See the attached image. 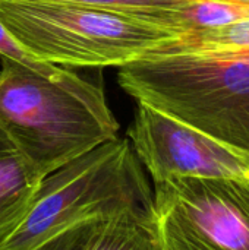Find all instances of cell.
<instances>
[{
	"mask_svg": "<svg viewBox=\"0 0 249 250\" xmlns=\"http://www.w3.org/2000/svg\"><path fill=\"white\" fill-rule=\"evenodd\" d=\"M128 139L153 182L172 176L249 182V157L147 104L138 103Z\"/></svg>",
	"mask_w": 249,
	"mask_h": 250,
	"instance_id": "6",
	"label": "cell"
},
{
	"mask_svg": "<svg viewBox=\"0 0 249 250\" xmlns=\"http://www.w3.org/2000/svg\"><path fill=\"white\" fill-rule=\"evenodd\" d=\"M0 57L13 60L56 82H65L76 76V73L72 70H68L62 66L44 62L40 57H37L7 29V26L1 21H0Z\"/></svg>",
	"mask_w": 249,
	"mask_h": 250,
	"instance_id": "11",
	"label": "cell"
},
{
	"mask_svg": "<svg viewBox=\"0 0 249 250\" xmlns=\"http://www.w3.org/2000/svg\"><path fill=\"white\" fill-rule=\"evenodd\" d=\"M138 103L181 120L249 157V53H208L173 41L117 67Z\"/></svg>",
	"mask_w": 249,
	"mask_h": 250,
	"instance_id": "1",
	"label": "cell"
},
{
	"mask_svg": "<svg viewBox=\"0 0 249 250\" xmlns=\"http://www.w3.org/2000/svg\"><path fill=\"white\" fill-rule=\"evenodd\" d=\"M88 250H158L154 215L125 212L103 221Z\"/></svg>",
	"mask_w": 249,
	"mask_h": 250,
	"instance_id": "8",
	"label": "cell"
},
{
	"mask_svg": "<svg viewBox=\"0 0 249 250\" xmlns=\"http://www.w3.org/2000/svg\"><path fill=\"white\" fill-rule=\"evenodd\" d=\"M223 1H232V3H239V4H248L249 0H223Z\"/></svg>",
	"mask_w": 249,
	"mask_h": 250,
	"instance_id": "13",
	"label": "cell"
},
{
	"mask_svg": "<svg viewBox=\"0 0 249 250\" xmlns=\"http://www.w3.org/2000/svg\"><path fill=\"white\" fill-rule=\"evenodd\" d=\"M158 250H249V182L172 176L154 182Z\"/></svg>",
	"mask_w": 249,
	"mask_h": 250,
	"instance_id": "5",
	"label": "cell"
},
{
	"mask_svg": "<svg viewBox=\"0 0 249 250\" xmlns=\"http://www.w3.org/2000/svg\"><path fill=\"white\" fill-rule=\"evenodd\" d=\"M175 44L208 53H249V19L181 34Z\"/></svg>",
	"mask_w": 249,
	"mask_h": 250,
	"instance_id": "9",
	"label": "cell"
},
{
	"mask_svg": "<svg viewBox=\"0 0 249 250\" xmlns=\"http://www.w3.org/2000/svg\"><path fill=\"white\" fill-rule=\"evenodd\" d=\"M0 126L44 177L120 129L101 82L79 75L56 82L3 57Z\"/></svg>",
	"mask_w": 249,
	"mask_h": 250,
	"instance_id": "2",
	"label": "cell"
},
{
	"mask_svg": "<svg viewBox=\"0 0 249 250\" xmlns=\"http://www.w3.org/2000/svg\"><path fill=\"white\" fill-rule=\"evenodd\" d=\"M0 21L31 53L62 67H120L181 35L150 16L56 0H0Z\"/></svg>",
	"mask_w": 249,
	"mask_h": 250,
	"instance_id": "4",
	"label": "cell"
},
{
	"mask_svg": "<svg viewBox=\"0 0 249 250\" xmlns=\"http://www.w3.org/2000/svg\"><path fill=\"white\" fill-rule=\"evenodd\" d=\"M125 212L154 215V196L128 138H114L47 174L0 250H29L85 221Z\"/></svg>",
	"mask_w": 249,
	"mask_h": 250,
	"instance_id": "3",
	"label": "cell"
},
{
	"mask_svg": "<svg viewBox=\"0 0 249 250\" xmlns=\"http://www.w3.org/2000/svg\"><path fill=\"white\" fill-rule=\"evenodd\" d=\"M43 179L0 126V245L26 215Z\"/></svg>",
	"mask_w": 249,
	"mask_h": 250,
	"instance_id": "7",
	"label": "cell"
},
{
	"mask_svg": "<svg viewBox=\"0 0 249 250\" xmlns=\"http://www.w3.org/2000/svg\"><path fill=\"white\" fill-rule=\"evenodd\" d=\"M101 224L100 220L76 224L29 250H88Z\"/></svg>",
	"mask_w": 249,
	"mask_h": 250,
	"instance_id": "12",
	"label": "cell"
},
{
	"mask_svg": "<svg viewBox=\"0 0 249 250\" xmlns=\"http://www.w3.org/2000/svg\"><path fill=\"white\" fill-rule=\"evenodd\" d=\"M66 3H78L85 6H95L103 9H113L135 15H144L158 19L183 34L178 25V13L192 0H56Z\"/></svg>",
	"mask_w": 249,
	"mask_h": 250,
	"instance_id": "10",
	"label": "cell"
}]
</instances>
